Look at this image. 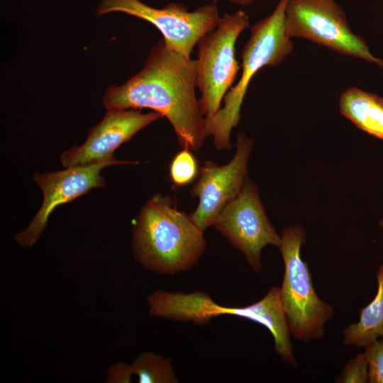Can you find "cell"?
<instances>
[{
    "label": "cell",
    "mask_w": 383,
    "mask_h": 383,
    "mask_svg": "<svg viewBox=\"0 0 383 383\" xmlns=\"http://www.w3.org/2000/svg\"><path fill=\"white\" fill-rule=\"evenodd\" d=\"M253 143L238 134L236 151L230 162L221 166L208 161L201 167L197 182L190 190L193 196L199 198V205L190 217L203 231L213 225L223 209L240 192L247 178Z\"/></svg>",
    "instance_id": "cell-11"
},
{
    "label": "cell",
    "mask_w": 383,
    "mask_h": 383,
    "mask_svg": "<svg viewBox=\"0 0 383 383\" xmlns=\"http://www.w3.org/2000/svg\"><path fill=\"white\" fill-rule=\"evenodd\" d=\"M212 1L215 4V3H216V2L219 1H222V0H212ZM226 1H230L231 3L238 4V5L248 6V5L251 4L255 0H226Z\"/></svg>",
    "instance_id": "cell-20"
},
{
    "label": "cell",
    "mask_w": 383,
    "mask_h": 383,
    "mask_svg": "<svg viewBox=\"0 0 383 383\" xmlns=\"http://www.w3.org/2000/svg\"><path fill=\"white\" fill-rule=\"evenodd\" d=\"M369 365V382L383 383V338L365 347Z\"/></svg>",
    "instance_id": "cell-18"
},
{
    "label": "cell",
    "mask_w": 383,
    "mask_h": 383,
    "mask_svg": "<svg viewBox=\"0 0 383 383\" xmlns=\"http://www.w3.org/2000/svg\"><path fill=\"white\" fill-rule=\"evenodd\" d=\"M196 60L167 48L160 40L151 48L144 67L121 86L107 89V110L150 109L166 117L179 144L192 150L206 138V118L195 95Z\"/></svg>",
    "instance_id": "cell-1"
},
{
    "label": "cell",
    "mask_w": 383,
    "mask_h": 383,
    "mask_svg": "<svg viewBox=\"0 0 383 383\" xmlns=\"http://www.w3.org/2000/svg\"><path fill=\"white\" fill-rule=\"evenodd\" d=\"M284 25L290 39L305 38L383 69V61L370 52L362 37L353 32L345 13L334 0H288Z\"/></svg>",
    "instance_id": "cell-7"
},
{
    "label": "cell",
    "mask_w": 383,
    "mask_h": 383,
    "mask_svg": "<svg viewBox=\"0 0 383 383\" xmlns=\"http://www.w3.org/2000/svg\"><path fill=\"white\" fill-rule=\"evenodd\" d=\"M379 225L382 228H383V219L379 221Z\"/></svg>",
    "instance_id": "cell-21"
},
{
    "label": "cell",
    "mask_w": 383,
    "mask_h": 383,
    "mask_svg": "<svg viewBox=\"0 0 383 383\" xmlns=\"http://www.w3.org/2000/svg\"><path fill=\"white\" fill-rule=\"evenodd\" d=\"M203 232L190 216L174 207L169 197L155 194L142 208L133 226L135 257L146 270L158 274L187 271L204 252Z\"/></svg>",
    "instance_id": "cell-2"
},
{
    "label": "cell",
    "mask_w": 383,
    "mask_h": 383,
    "mask_svg": "<svg viewBox=\"0 0 383 383\" xmlns=\"http://www.w3.org/2000/svg\"><path fill=\"white\" fill-rule=\"evenodd\" d=\"M134 163L119 161L113 157L96 163L66 167L62 171L34 174L33 180L43 195V204L28 226L15 235V240L22 248L31 247L44 231L50 213L57 206L72 201L94 188L105 187V179L101 174L104 167Z\"/></svg>",
    "instance_id": "cell-10"
},
{
    "label": "cell",
    "mask_w": 383,
    "mask_h": 383,
    "mask_svg": "<svg viewBox=\"0 0 383 383\" xmlns=\"http://www.w3.org/2000/svg\"><path fill=\"white\" fill-rule=\"evenodd\" d=\"M131 365L140 383L178 382L170 360L152 352L140 353Z\"/></svg>",
    "instance_id": "cell-15"
},
{
    "label": "cell",
    "mask_w": 383,
    "mask_h": 383,
    "mask_svg": "<svg viewBox=\"0 0 383 383\" xmlns=\"http://www.w3.org/2000/svg\"><path fill=\"white\" fill-rule=\"evenodd\" d=\"M339 109L359 129L383 140V98L350 87L340 96Z\"/></svg>",
    "instance_id": "cell-13"
},
{
    "label": "cell",
    "mask_w": 383,
    "mask_h": 383,
    "mask_svg": "<svg viewBox=\"0 0 383 383\" xmlns=\"http://www.w3.org/2000/svg\"><path fill=\"white\" fill-rule=\"evenodd\" d=\"M338 382L365 383L369 382V365L365 355L358 354L346 365Z\"/></svg>",
    "instance_id": "cell-17"
},
{
    "label": "cell",
    "mask_w": 383,
    "mask_h": 383,
    "mask_svg": "<svg viewBox=\"0 0 383 383\" xmlns=\"http://www.w3.org/2000/svg\"><path fill=\"white\" fill-rule=\"evenodd\" d=\"M189 150L183 148L171 162L170 174L174 186H185L194 180L198 174L197 161Z\"/></svg>",
    "instance_id": "cell-16"
},
{
    "label": "cell",
    "mask_w": 383,
    "mask_h": 383,
    "mask_svg": "<svg viewBox=\"0 0 383 383\" xmlns=\"http://www.w3.org/2000/svg\"><path fill=\"white\" fill-rule=\"evenodd\" d=\"M113 12H121L152 23L162 34L167 48L189 58L194 46L216 28L221 18L215 4L189 11L180 3H170L157 9L140 0H102L96 11L99 16Z\"/></svg>",
    "instance_id": "cell-8"
},
{
    "label": "cell",
    "mask_w": 383,
    "mask_h": 383,
    "mask_svg": "<svg viewBox=\"0 0 383 383\" xmlns=\"http://www.w3.org/2000/svg\"><path fill=\"white\" fill-rule=\"evenodd\" d=\"M213 226L243 253L257 273L262 270V249L267 245L278 248L281 245V235L265 213L257 186L248 177L239 194L223 209Z\"/></svg>",
    "instance_id": "cell-9"
},
{
    "label": "cell",
    "mask_w": 383,
    "mask_h": 383,
    "mask_svg": "<svg viewBox=\"0 0 383 383\" xmlns=\"http://www.w3.org/2000/svg\"><path fill=\"white\" fill-rule=\"evenodd\" d=\"M249 27V16L243 10L225 13L216 28L198 43L196 85L206 118L221 108V101L236 78L240 67L235 57V45L240 34Z\"/></svg>",
    "instance_id": "cell-6"
},
{
    "label": "cell",
    "mask_w": 383,
    "mask_h": 383,
    "mask_svg": "<svg viewBox=\"0 0 383 383\" xmlns=\"http://www.w3.org/2000/svg\"><path fill=\"white\" fill-rule=\"evenodd\" d=\"M131 364L117 362L111 366L107 372V383H129L133 376Z\"/></svg>",
    "instance_id": "cell-19"
},
{
    "label": "cell",
    "mask_w": 383,
    "mask_h": 383,
    "mask_svg": "<svg viewBox=\"0 0 383 383\" xmlns=\"http://www.w3.org/2000/svg\"><path fill=\"white\" fill-rule=\"evenodd\" d=\"M147 304L152 317L204 324L218 316L233 315L264 326L274 338L282 337L288 329L278 287L270 288L259 301L243 307L220 306L202 292L184 294L162 289L152 292Z\"/></svg>",
    "instance_id": "cell-5"
},
{
    "label": "cell",
    "mask_w": 383,
    "mask_h": 383,
    "mask_svg": "<svg viewBox=\"0 0 383 383\" xmlns=\"http://www.w3.org/2000/svg\"><path fill=\"white\" fill-rule=\"evenodd\" d=\"M281 251L284 273L280 299L290 333L308 342L323 336L326 322L333 316V308L317 295L308 265L301 257L306 233L299 225L287 226L281 234Z\"/></svg>",
    "instance_id": "cell-4"
},
{
    "label": "cell",
    "mask_w": 383,
    "mask_h": 383,
    "mask_svg": "<svg viewBox=\"0 0 383 383\" xmlns=\"http://www.w3.org/2000/svg\"><path fill=\"white\" fill-rule=\"evenodd\" d=\"M162 117L157 112L143 113L139 109L107 110L101 121L89 132L85 142L60 156L63 167L101 162L113 157V152L138 131Z\"/></svg>",
    "instance_id": "cell-12"
},
{
    "label": "cell",
    "mask_w": 383,
    "mask_h": 383,
    "mask_svg": "<svg viewBox=\"0 0 383 383\" xmlns=\"http://www.w3.org/2000/svg\"><path fill=\"white\" fill-rule=\"evenodd\" d=\"M377 292L373 300L360 313V320L343 331V344L367 347L379 338H383V265L377 274Z\"/></svg>",
    "instance_id": "cell-14"
},
{
    "label": "cell",
    "mask_w": 383,
    "mask_h": 383,
    "mask_svg": "<svg viewBox=\"0 0 383 383\" xmlns=\"http://www.w3.org/2000/svg\"><path fill=\"white\" fill-rule=\"evenodd\" d=\"M288 0H279L273 12L250 27V37L241 55L242 75L223 98L224 106L206 118V137L213 136L218 150L231 148L230 135L240 118V108L252 77L262 67L277 66L294 50L284 32V13Z\"/></svg>",
    "instance_id": "cell-3"
}]
</instances>
